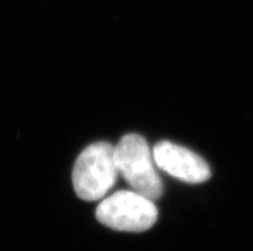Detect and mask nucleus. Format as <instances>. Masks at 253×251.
Here are the masks:
<instances>
[{"label": "nucleus", "instance_id": "f257e3e1", "mask_svg": "<svg viewBox=\"0 0 253 251\" xmlns=\"http://www.w3.org/2000/svg\"><path fill=\"white\" fill-rule=\"evenodd\" d=\"M115 163L119 175L143 196L157 200L164 194V186L154 168V159L144 137L126 135L115 146Z\"/></svg>", "mask_w": 253, "mask_h": 251}, {"label": "nucleus", "instance_id": "f03ea898", "mask_svg": "<svg viewBox=\"0 0 253 251\" xmlns=\"http://www.w3.org/2000/svg\"><path fill=\"white\" fill-rule=\"evenodd\" d=\"M119 171L115 163V146L108 143H91L75 162L72 182L83 200H99L113 187Z\"/></svg>", "mask_w": 253, "mask_h": 251}, {"label": "nucleus", "instance_id": "7ed1b4c3", "mask_svg": "<svg viewBox=\"0 0 253 251\" xmlns=\"http://www.w3.org/2000/svg\"><path fill=\"white\" fill-rule=\"evenodd\" d=\"M96 219L108 228L124 232H143L153 226L158 210L153 200L136 191H119L96 208Z\"/></svg>", "mask_w": 253, "mask_h": 251}, {"label": "nucleus", "instance_id": "20e7f679", "mask_svg": "<svg viewBox=\"0 0 253 251\" xmlns=\"http://www.w3.org/2000/svg\"><path fill=\"white\" fill-rule=\"evenodd\" d=\"M153 159L162 171L186 183H202L211 177V169L203 158L169 141L154 146Z\"/></svg>", "mask_w": 253, "mask_h": 251}]
</instances>
